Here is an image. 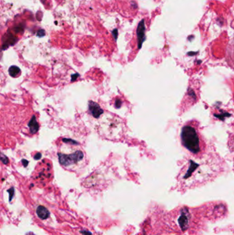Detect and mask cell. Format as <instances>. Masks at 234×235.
Wrapping results in <instances>:
<instances>
[{"instance_id":"cell-1","label":"cell","mask_w":234,"mask_h":235,"mask_svg":"<svg viewBox=\"0 0 234 235\" xmlns=\"http://www.w3.org/2000/svg\"><path fill=\"white\" fill-rule=\"evenodd\" d=\"M181 140L184 146L192 153H197L200 151V140L194 128L187 125L181 131Z\"/></svg>"},{"instance_id":"cell-2","label":"cell","mask_w":234,"mask_h":235,"mask_svg":"<svg viewBox=\"0 0 234 235\" xmlns=\"http://www.w3.org/2000/svg\"><path fill=\"white\" fill-rule=\"evenodd\" d=\"M83 157H84V154L81 151H76V152L70 153V154L59 153L60 164L64 166H69L77 164L78 162L83 160Z\"/></svg>"},{"instance_id":"cell-3","label":"cell","mask_w":234,"mask_h":235,"mask_svg":"<svg viewBox=\"0 0 234 235\" xmlns=\"http://www.w3.org/2000/svg\"><path fill=\"white\" fill-rule=\"evenodd\" d=\"M137 37L138 42V48L140 49L143 43L146 40V26H145L144 19H141L138 23L137 28Z\"/></svg>"},{"instance_id":"cell-4","label":"cell","mask_w":234,"mask_h":235,"mask_svg":"<svg viewBox=\"0 0 234 235\" xmlns=\"http://www.w3.org/2000/svg\"><path fill=\"white\" fill-rule=\"evenodd\" d=\"M89 109L92 115L96 118H98L103 113V109L100 105L93 101L90 100L89 102Z\"/></svg>"},{"instance_id":"cell-5","label":"cell","mask_w":234,"mask_h":235,"mask_svg":"<svg viewBox=\"0 0 234 235\" xmlns=\"http://www.w3.org/2000/svg\"><path fill=\"white\" fill-rule=\"evenodd\" d=\"M37 214L41 219H46L50 217V212L46 208L43 206H39L37 208Z\"/></svg>"},{"instance_id":"cell-6","label":"cell","mask_w":234,"mask_h":235,"mask_svg":"<svg viewBox=\"0 0 234 235\" xmlns=\"http://www.w3.org/2000/svg\"><path fill=\"white\" fill-rule=\"evenodd\" d=\"M188 222H189V219H188V217L186 213H182L180 217L179 218V223L180 225L181 228L183 230H186L188 227Z\"/></svg>"},{"instance_id":"cell-7","label":"cell","mask_w":234,"mask_h":235,"mask_svg":"<svg viewBox=\"0 0 234 235\" xmlns=\"http://www.w3.org/2000/svg\"><path fill=\"white\" fill-rule=\"evenodd\" d=\"M28 126L29 128H30V132H31L32 134H35V133L38 131L39 128V124H38L37 120H36L35 116H33L32 117V119L30 120V121L28 123Z\"/></svg>"},{"instance_id":"cell-8","label":"cell","mask_w":234,"mask_h":235,"mask_svg":"<svg viewBox=\"0 0 234 235\" xmlns=\"http://www.w3.org/2000/svg\"><path fill=\"white\" fill-rule=\"evenodd\" d=\"M9 74L12 77H17L21 73V70L17 66H12L11 67H10L8 70Z\"/></svg>"},{"instance_id":"cell-9","label":"cell","mask_w":234,"mask_h":235,"mask_svg":"<svg viewBox=\"0 0 234 235\" xmlns=\"http://www.w3.org/2000/svg\"><path fill=\"white\" fill-rule=\"evenodd\" d=\"M196 166H198V164H196V163H194V162H192L191 161V162H190V166L189 169H188V172H187L186 175H185L184 178L186 179V178H188V177H190V175H191L192 173H193V171H194L196 169Z\"/></svg>"},{"instance_id":"cell-10","label":"cell","mask_w":234,"mask_h":235,"mask_svg":"<svg viewBox=\"0 0 234 235\" xmlns=\"http://www.w3.org/2000/svg\"><path fill=\"white\" fill-rule=\"evenodd\" d=\"M8 193H9V202H11L12 198H13L14 195V189L13 187L10 188V189L8 190Z\"/></svg>"},{"instance_id":"cell-11","label":"cell","mask_w":234,"mask_h":235,"mask_svg":"<svg viewBox=\"0 0 234 235\" xmlns=\"http://www.w3.org/2000/svg\"><path fill=\"white\" fill-rule=\"evenodd\" d=\"M112 35H113L115 40H117V37H118V30H117V29H114L113 31H112Z\"/></svg>"},{"instance_id":"cell-12","label":"cell","mask_w":234,"mask_h":235,"mask_svg":"<svg viewBox=\"0 0 234 235\" xmlns=\"http://www.w3.org/2000/svg\"><path fill=\"white\" fill-rule=\"evenodd\" d=\"M45 35V30H43V29H41L39 30L37 32V36L39 37H42Z\"/></svg>"},{"instance_id":"cell-13","label":"cell","mask_w":234,"mask_h":235,"mask_svg":"<svg viewBox=\"0 0 234 235\" xmlns=\"http://www.w3.org/2000/svg\"><path fill=\"white\" fill-rule=\"evenodd\" d=\"M1 161H2V162L3 164H7L8 163V159L6 158V156H3V155H2V156H1Z\"/></svg>"},{"instance_id":"cell-14","label":"cell","mask_w":234,"mask_h":235,"mask_svg":"<svg viewBox=\"0 0 234 235\" xmlns=\"http://www.w3.org/2000/svg\"><path fill=\"white\" fill-rule=\"evenodd\" d=\"M81 233H82L83 235H92L91 232H90L89 231H88V230H83L81 231Z\"/></svg>"},{"instance_id":"cell-15","label":"cell","mask_w":234,"mask_h":235,"mask_svg":"<svg viewBox=\"0 0 234 235\" xmlns=\"http://www.w3.org/2000/svg\"><path fill=\"white\" fill-rule=\"evenodd\" d=\"M121 100H117L115 102V106H116V107L117 108H119L121 107Z\"/></svg>"},{"instance_id":"cell-16","label":"cell","mask_w":234,"mask_h":235,"mask_svg":"<svg viewBox=\"0 0 234 235\" xmlns=\"http://www.w3.org/2000/svg\"><path fill=\"white\" fill-rule=\"evenodd\" d=\"M23 164H24V166H26L27 164H28V161L25 160H23Z\"/></svg>"},{"instance_id":"cell-17","label":"cell","mask_w":234,"mask_h":235,"mask_svg":"<svg viewBox=\"0 0 234 235\" xmlns=\"http://www.w3.org/2000/svg\"><path fill=\"white\" fill-rule=\"evenodd\" d=\"M27 235H35L34 234V233H32V232H28V234H27Z\"/></svg>"}]
</instances>
